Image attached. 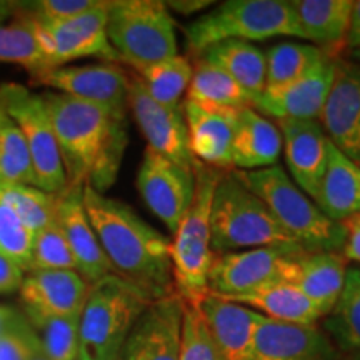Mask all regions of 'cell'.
<instances>
[{"mask_svg": "<svg viewBox=\"0 0 360 360\" xmlns=\"http://www.w3.org/2000/svg\"><path fill=\"white\" fill-rule=\"evenodd\" d=\"M342 360H360V350H355V352H349L347 357H342Z\"/></svg>", "mask_w": 360, "mask_h": 360, "instance_id": "cell-48", "label": "cell"}, {"mask_svg": "<svg viewBox=\"0 0 360 360\" xmlns=\"http://www.w3.org/2000/svg\"><path fill=\"white\" fill-rule=\"evenodd\" d=\"M24 282V272L12 260L0 254V294L19 290Z\"/></svg>", "mask_w": 360, "mask_h": 360, "instance_id": "cell-43", "label": "cell"}, {"mask_svg": "<svg viewBox=\"0 0 360 360\" xmlns=\"http://www.w3.org/2000/svg\"><path fill=\"white\" fill-rule=\"evenodd\" d=\"M193 67L187 57L175 56L147 65L134 74L141 79L147 94L165 107H179L192 80Z\"/></svg>", "mask_w": 360, "mask_h": 360, "instance_id": "cell-34", "label": "cell"}, {"mask_svg": "<svg viewBox=\"0 0 360 360\" xmlns=\"http://www.w3.org/2000/svg\"><path fill=\"white\" fill-rule=\"evenodd\" d=\"M137 188L148 209L170 233H175L193 200L195 175L193 169L175 164L147 147L137 174Z\"/></svg>", "mask_w": 360, "mask_h": 360, "instance_id": "cell-10", "label": "cell"}, {"mask_svg": "<svg viewBox=\"0 0 360 360\" xmlns=\"http://www.w3.org/2000/svg\"><path fill=\"white\" fill-rule=\"evenodd\" d=\"M345 232V244L342 247V255L345 260H354V262L360 264V214L354 215L347 220H344Z\"/></svg>", "mask_w": 360, "mask_h": 360, "instance_id": "cell-42", "label": "cell"}, {"mask_svg": "<svg viewBox=\"0 0 360 360\" xmlns=\"http://www.w3.org/2000/svg\"><path fill=\"white\" fill-rule=\"evenodd\" d=\"M179 360H222L199 307L184 305Z\"/></svg>", "mask_w": 360, "mask_h": 360, "instance_id": "cell-39", "label": "cell"}, {"mask_svg": "<svg viewBox=\"0 0 360 360\" xmlns=\"http://www.w3.org/2000/svg\"><path fill=\"white\" fill-rule=\"evenodd\" d=\"M90 285L75 270H39L24 277L20 300L27 321L72 317L82 312Z\"/></svg>", "mask_w": 360, "mask_h": 360, "instance_id": "cell-19", "label": "cell"}, {"mask_svg": "<svg viewBox=\"0 0 360 360\" xmlns=\"http://www.w3.org/2000/svg\"><path fill=\"white\" fill-rule=\"evenodd\" d=\"M337 58L328 56L304 77L276 90H265L252 107L276 120H319L334 85Z\"/></svg>", "mask_w": 360, "mask_h": 360, "instance_id": "cell-17", "label": "cell"}, {"mask_svg": "<svg viewBox=\"0 0 360 360\" xmlns=\"http://www.w3.org/2000/svg\"><path fill=\"white\" fill-rule=\"evenodd\" d=\"M354 57L357 58V60H359V64H360V51H355V52H354Z\"/></svg>", "mask_w": 360, "mask_h": 360, "instance_id": "cell-50", "label": "cell"}, {"mask_svg": "<svg viewBox=\"0 0 360 360\" xmlns=\"http://www.w3.org/2000/svg\"><path fill=\"white\" fill-rule=\"evenodd\" d=\"M225 300L244 305L270 321L292 323V326H317L322 319L315 305L302 292L282 281L269 282L259 289L229 297Z\"/></svg>", "mask_w": 360, "mask_h": 360, "instance_id": "cell-28", "label": "cell"}, {"mask_svg": "<svg viewBox=\"0 0 360 360\" xmlns=\"http://www.w3.org/2000/svg\"><path fill=\"white\" fill-rule=\"evenodd\" d=\"M282 152V134L276 124L255 110H237L236 134L232 146V169L259 170L277 165Z\"/></svg>", "mask_w": 360, "mask_h": 360, "instance_id": "cell-25", "label": "cell"}, {"mask_svg": "<svg viewBox=\"0 0 360 360\" xmlns=\"http://www.w3.org/2000/svg\"><path fill=\"white\" fill-rule=\"evenodd\" d=\"M302 250L299 245L262 247L215 255L209 276V294L229 299L269 282L282 281L287 260Z\"/></svg>", "mask_w": 360, "mask_h": 360, "instance_id": "cell-12", "label": "cell"}, {"mask_svg": "<svg viewBox=\"0 0 360 360\" xmlns=\"http://www.w3.org/2000/svg\"><path fill=\"white\" fill-rule=\"evenodd\" d=\"M282 148L292 180L305 195L315 200L326 172L328 139L319 120H277Z\"/></svg>", "mask_w": 360, "mask_h": 360, "instance_id": "cell-20", "label": "cell"}, {"mask_svg": "<svg viewBox=\"0 0 360 360\" xmlns=\"http://www.w3.org/2000/svg\"><path fill=\"white\" fill-rule=\"evenodd\" d=\"M40 344L27 319L0 335V360H32Z\"/></svg>", "mask_w": 360, "mask_h": 360, "instance_id": "cell-41", "label": "cell"}, {"mask_svg": "<svg viewBox=\"0 0 360 360\" xmlns=\"http://www.w3.org/2000/svg\"><path fill=\"white\" fill-rule=\"evenodd\" d=\"M222 174V169L195 162L193 200L170 244L175 292L184 304L193 307H199L209 295V276L215 260L210 245V212L215 187Z\"/></svg>", "mask_w": 360, "mask_h": 360, "instance_id": "cell-4", "label": "cell"}, {"mask_svg": "<svg viewBox=\"0 0 360 360\" xmlns=\"http://www.w3.org/2000/svg\"><path fill=\"white\" fill-rule=\"evenodd\" d=\"M327 139L360 167V64L337 58L334 85L319 117Z\"/></svg>", "mask_w": 360, "mask_h": 360, "instance_id": "cell-16", "label": "cell"}, {"mask_svg": "<svg viewBox=\"0 0 360 360\" xmlns=\"http://www.w3.org/2000/svg\"><path fill=\"white\" fill-rule=\"evenodd\" d=\"M188 51L200 53L225 40L259 42L274 37H299L290 2L227 0L186 25Z\"/></svg>", "mask_w": 360, "mask_h": 360, "instance_id": "cell-7", "label": "cell"}, {"mask_svg": "<svg viewBox=\"0 0 360 360\" xmlns=\"http://www.w3.org/2000/svg\"><path fill=\"white\" fill-rule=\"evenodd\" d=\"M67 186L103 193L114 186L127 148L125 115L77 101L64 94H45Z\"/></svg>", "mask_w": 360, "mask_h": 360, "instance_id": "cell-1", "label": "cell"}, {"mask_svg": "<svg viewBox=\"0 0 360 360\" xmlns=\"http://www.w3.org/2000/svg\"><path fill=\"white\" fill-rule=\"evenodd\" d=\"M345 274L347 260L340 252L302 250L287 260L282 282L297 287L326 317L339 300Z\"/></svg>", "mask_w": 360, "mask_h": 360, "instance_id": "cell-21", "label": "cell"}, {"mask_svg": "<svg viewBox=\"0 0 360 360\" xmlns=\"http://www.w3.org/2000/svg\"><path fill=\"white\" fill-rule=\"evenodd\" d=\"M165 6L170 11L182 13V15H191V13L205 11L207 7L214 6V2L210 0H179V2H165Z\"/></svg>", "mask_w": 360, "mask_h": 360, "instance_id": "cell-44", "label": "cell"}, {"mask_svg": "<svg viewBox=\"0 0 360 360\" xmlns=\"http://www.w3.org/2000/svg\"><path fill=\"white\" fill-rule=\"evenodd\" d=\"M39 270H75L77 272L74 255L57 222L34 233L32 259H30V267L27 274L39 272Z\"/></svg>", "mask_w": 360, "mask_h": 360, "instance_id": "cell-38", "label": "cell"}, {"mask_svg": "<svg viewBox=\"0 0 360 360\" xmlns=\"http://www.w3.org/2000/svg\"><path fill=\"white\" fill-rule=\"evenodd\" d=\"M49 360H79L80 314L29 321Z\"/></svg>", "mask_w": 360, "mask_h": 360, "instance_id": "cell-37", "label": "cell"}, {"mask_svg": "<svg viewBox=\"0 0 360 360\" xmlns=\"http://www.w3.org/2000/svg\"><path fill=\"white\" fill-rule=\"evenodd\" d=\"M24 319V315L17 312V310H13L12 307L0 305V335L6 334V332H8L15 326H19Z\"/></svg>", "mask_w": 360, "mask_h": 360, "instance_id": "cell-46", "label": "cell"}, {"mask_svg": "<svg viewBox=\"0 0 360 360\" xmlns=\"http://www.w3.org/2000/svg\"><path fill=\"white\" fill-rule=\"evenodd\" d=\"M0 184L35 187L32 157L24 135L4 110H0Z\"/></svg>", "mask_w": 360, "mask_h": 360, "instance_id": "cell-35", "label": "cell"}, {"mask_svg": "<svg viewBox=\"0 0 360 360\" xmlns=\"http://www.w3.org/2000/svg\"><path fill=\"white\" fill-rule=\"evenodd\" d=\"M30 84L44 85L77 101L105 107L119 115L129 109V74L117 64L56 67L30 75Z\"/></svg>", "mask_w": 360, "mask_h": 360, "instance_id": "cell-11", "label": "cell"}, {"mask_svg": "<svg viewBox=\"0 0 360 360\" xmlns=\"http://www.w3.org/2000/svg\"><path fill=\"white\" fill-rule=\"evenodd\" d=\"M0 62L20 65L30 75L53 69L47 39L37 22L15 15L11 24L0 25Z\"/></svg>", "mask_w": 360, "mask_h": 360, "instance_id": "cell-30", "label": "cell"}, {"mask_svg": "<svg viewBox=\"0 0 360 360\" xmlns=\"http://www.w3.org/2000/svg\"><path fill=\"white\" fill-rule=\"evenodd\" d=\"M0 107L24 135L32 157L35 187L47 193L64 191L67 187L64 165L44 97L20 84H2Z\"/></svg>", "mask_w": 360, "mask_h": 360, "instance_id": "cell-9", "label": "cell"}, {"mask_svg": "<svg viewBox=\"0 0 360 360\" xmlns=\"http://www.w3.org/2000/svg\"><path fill=\"white\" fill-rule=\"evenodd\" d=\"M107 37L134 72L179 56L174 19L160 0H110Z\"/></svg>", "mask_w": 360, "mask_h": 360, "instance_id": "cell-8", "label": "cell"}, {"mask_svg": "<svg viewBox=\"0 0 360 360\" xmlns=\"http://www.w3.org/2000/svg\"><path fill=\"white\" fill-rule=\"evenodd\" d=\"M56 222L67 238L77 274L89 285L114 274L85 212L84 187L67 186L56 193Z\"/></svg>", "mask_w": 360, "mask_h": 360, "instance_id": "cell-18", "label": "cell"}, {"mask_svg": "<svg viewBox=\"0 0 360 360\" xmlns=\"http://www.w3.org/2000/svg\"><path fill=\"white\" fill-rule=\"evenodd\" d=\"M150 304L114 274L90 285L80 312L79 360H119L130 330Z\"/></svg>", "mask_w": 360, "mask_h": 360, "instance_id": "cell-6", "label": "cell"}, {"mask_svg": "<svg viewBox=\"0 0 360 360\" xmlns=\"http://www.w3.org/2000/svg\"><path fill=\"white\" fill-rule=\"evenodd\" d=\"M182 110L187 124L188 148L193 159L209 167L232 169V146L238 109L204 105L186 98Z\"/></svg>", "mask_w": 360, "mask_h": 360, "instance_id": "cell-23", "label": "cell"}, {"mask_svg": "<svg viewBox=\"0 0 360 360\" xmlns=\"http://www.w3.org/2000/svg\"><path fill=\"white\" fill-rule=\"evenodd\" d=\"M237 179L267 205L270 214L307 252H339L345 244L344 222L328 219L282 167L233 170Z\"/></svg>", "mask_w": 360, "mask_h": 360, "instance_id": "cell-3", "label": "cell"}, {"mask_svg": "<svg viewBox=\"0 0 360 360\" xmlns=\"http://www.w3.org/2000/svg\"><path fill=\"white\" fill-rule=\"evenodd\" d=\"M290 7L300 39L309 40L330 56L339 45H345L354 0H292Z\"/></svg>", "mask_w": 360, "mask_h": 360, "instance_id": "cell-26", "label": "cell"}, {"mask_svg": "<svg viewBox=\"0 0 360 360\" xmlns=\"http://www.w3.org/2000/svg\"><path fill=\"white\" fill-rule=\"evenodd\" d=\"M250 360H342V355L317 326H292L262 317Z\"/></svg>", "mask_w": 360, "mask_h": 360, "instance_id": "cell-22", "label": "cell"}, {"mask_svg": "<svg viewBox=\"0 0 360 360\" xmlns=\"http://www.w3.org/2000/svg\"><path fill=\"white\" fill-rule=\"evenodd\" d=\"M345 47L352 49V51H360V0L354 2L352 20H350V29L345 39Z\"/></svg>", "mask_w": 360, "mask_h": 360, "instance_id": "cell-45", "label": "cell"}, {"mask_svg": "<svg viewBox=\"0 0 360 360\" xmlns=\"http://www.w3.org/2000/svg\"><path fill=\"white\" fill-rule=\"evenodd\" d=\"M0 110H2V107H0Z\"/></svg>", "mask_w": 360, "mask_h": 360, "instance_id": "cell-51", "label": "cell"}, {"mask_svg": "<svg viewBox=\"0 0 360 360\" xmlns=\"http://www.w3.org/2000/svg\"><path fill=\"white\" fill-rule=\"evenodd\" d=\"M314 202L335 222H344L360 214V167L330 141L326 172Z\"/></svg>", "mask_w": 360, "mask_h": 360, "instance_id": "cell-27", "label": "cell"}, {"mask_svg": "<svg viewBox=\"0 0 360 360\" xmlns=\"http://www.w3.org/2000/svg\"><path fill=\"white\" fill-rule=\"evenodd\" d=\"M129 109L147 141V147L165 159L193 169L195 159L188 148V132L182 107H165L147 94L141 79L129 75Z\"/></svg>", "mask_w": 360, "mask_h": 360, "instance_id": "cell-13", "label": "cell"}, {"mask_svg": "<svg viewBox=\"0 0 360 360\" xmlns=\"http://www.w3.org/2000/svg\"><path fill=\"white\" fill-rule=\"evenodd\" d=\"M32 360H49V359H47V355L42 352V349H39L37 352H35L34 357H32Z\"/></svg>", "mask_w": 360, "mask_h": 360, "instance_id": "cell-49", "label": "cell"}, {"mask_svg": "<svg viewBox=\"0 0 360 360\" xmlns=\"http://www.w3.org/2000/svg\"><path fill=\"white\" fill-rule=\"evenodd\" d=\"M110 0H101L92 11L62 22H37L47 39L52 67H64L67 62L85 57H97L109 64L119 57L107 37V15Z\"/></svg>", "mask_w": 360, "mask_h": 360, "instance_id": "cell-14", "label": "cell"}, {"mask_svg": "<svg viewBox=\"0 0 360 360\" xmlns=\"http://www.w3.org/2000/svg\"><path fill=\"white\" fill-rule=\"evenodd\" d=\"M210 245L215 255H222L299 244L270 214L267 205L231 172L222 174L214 192Z\"/></svg>", "mask_w": 360, "mask_h": 360, "instance_id": "cell-5", "label": "cell"}, {"mask_svg": "<svg viewBox=\"0 0 360 360\" xmlns=\"http://www.w3.org/2000/svg\"><path fill=\"white\" fill-rule=\"evenodd\" d=\"M0 200L6 202L34 233L56 222V193H47L32 186L0 184Z\"/></svg>", "mask_w": 360, "mask_h": 360, "instance_id": "cell-36", "label": "cell"}, {"mask_svg": "<svg viewBox=\"0 0 360 360\" xmlns=\"http://www.w3.org/2000/svg\"><path fill=\"white\" fill-rule=\"evenodd\" d=\"M13 15H15V2H0V25H4V22Z\"/></svg>", "mask_w": 360, "mask_h": 360, "instance_id": "cell-47", "label": "cell"}, {"mask_svg": "<svg viewBox=\"0 0 360 360\" xmlns=\"http://www.w3.org/2000/svg\"><path fill=\"white\" fill-rule=\"evenodd\" d=\"M200 58L227 72L249 96L259 98L265 90V52L244 40H225L205 49Z\"/></svg>", "mask_w": 360, "mask_h": 360, "instance_id": "cell-29", "label": "cell"}, {"mask_svg": "<svg viewBox=\"0 0 360 360\" xmlns=\"http://www.w3.org/2000/svg\"><path fill=\"white\" fill-rule=\"evenodd\" d=\"M184 305L177 294L148 305L130 330L119 360H179Z\"/></svg>", "mask_w": 360, "mask_h": 360, "instance_id": "cell-15", "label": "cell"}, {"mask_svg": "<svg viewBox=\"0 0 360 360\" xmlns=\"http://www.w3.org/2000/svg\"><path fill=\"white\" fill-rule=\"evenodd\" d=\"M222 360H250L262 315L209 294L199 304Z\"/></svg>", "mask_w": 360, "mask_h": 360, "instance_id": "cell-24", "label": "cell"}, {"mask_svg": "<svg viewBox=\"0 0 360 360\" xmlns=\"http://www.w3.org/2000/svg\"><path fill=\"white\" fill-rule=\"evenodd\" d=\"M84 205L114 274L152 302L177 294L170 244L124 202L84 187Z\"/></svg>", "mask_w": 360, "mask_h": 360, "instance_id": "cell-2", "label": "cell"}, {"mask_svg": "<svg viewBox=\"0 0 360 360\" xmlns=\"http://www.w3.org/2000/svg\"><path fill=\"white\" fill-rule=\"evenodd\" d=\"M326 334L344 352L360 350V269H347L342 294L323 317Z\"/></svg>", "mask_w": 360, "mask_h": 360, "instance_id": "cell-32", "label": "cell"}, {"mask_svg": "<svg viewBox=\"0 0 360 360\" xmlns=\"http://www.w3.org/2000/svg\"><path fill=\"white\" fill-rule=\"evenodd\" d=\"M34 232L22 224L6 202L0 200V254L27 274L32 259Z\"/></svg>", "mask_w": 360, "mask_h": 360, "instance_id": "cell-40", "label": "cell"}, {"mask_svg": "<svg viewBox=\"0 0 360 360\" xmlns=\"http://www.w3.org/2000/svg\"><path fill=\"white\" fill-rule=\"evenodd\" d=\"M187 101L204 105L242 109L252 107L254 98L233 80L227 72L200 58L192 72L191 85L187 89Z\"/></svg>", "mask_w": 360, "mask_h": 360, "instance_id": "cell-31", "label": "cell"}, {"mask_svg": "<svg viewBox=\"0 0 360 360\" xmlns=\"http://www.w3.org/2000/svg\"><path fill=\"white\" fill-rule=\"evenodd\" d=\"M328 56L330 53L312 44L282 42L274 45L265 52V90L281 89L304 77Z\"/></svg>", "mask_w": 360, "mask_h": 360, "instance_id": "cell-33", "label": "cell"}]
</instances>
